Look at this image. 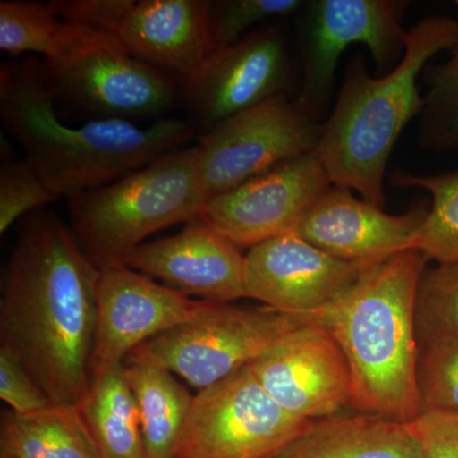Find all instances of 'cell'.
<instances>
[{
  "instance_id": "cell-1",
  "label": "cell",
  "mask_w": 458,
  "mask_h": 458,
  "mask_svg": "<svg viewBox=\"0 0 458 458\" xmlns=\"http://www.w3.org/2000/svg\"><path fill=\"white\" fill-rule=\"evenodd\" d=\"M98 279L73 231L45 210L29 214L3 276L0 348L53 405L80 408L89 393Z\"/></svg>"
},
{
  "instance_id": "cell-2",
  "label": "cell",
  "mask_w": 458,
  "mask_h": 458,
  "mask_svg": "<svg viewBox=\"0 0 458 458\" xmlns=\"http://www.w3.org/2000/svg\"><path fill=\"white\" fill-rule=\"evenodd\" d=\"M45 65L27 59L0 68V117L26 158L59 198L101 188L188 146L194 129L185 120L149 126L99 119L69 126L57 116Z\"/></svg>"
},
{
  "instance_id": "cell-3",
  "label": "cell",
  "mask_w": 458,
  "mask_h": 458,
  "mask_svg": "<svg viewBox=\"0 0 458 458\" xmlns=\"http://www.w3.org/2000/svg\"><path fill=\"white\" fill-rule=\"evenodd\" d=\"M428 259L408 250L367 267L351 291L311 316L339 344L352 377L351 408L400 423L423 411L415 298Z\"/></svg>"
},
{
  "instance_id": "cell-4",
  "label": "cell",
  "mask_w": 458,
  "mask_h": 458,
  "mask_svg": "<svg viewBox=\"0 0 458 458\" xmlns=\"http://www.w3.org/2000/svg\"><path fill=\"white\" fill-rule=\"evenodd\" d=\"M457 45L458 20L436 14L410 27L403 59L388 73L372 77L366 57L352 55L315 150L333 185L385 208L391 153L424 107L419 77L437 54L454 51Z\"/></svg>"
},
{
  "instance_id": "cell-5",
  "label": "cell",
  "mask_w": 458,
  "mask_h": 458,
  "mask_svg": "<svg viewBox=\"0 0 458 458\" xmlns=\"http://www.w3.org/2000/svg\"><path fill=\"white\" fill-rule=\"evenodd\" d=\"M207 197L198 146L181 148L101 188L68 199L72 231L101 267L156 232L203 216Z\"/></svg>"
},
{
  "instance_id": "cell-6",
  "label": "cell",
  "mask_w": 458,
  "mask_h": 458,
  "mask_svg": "<svg viewBox=\"0 0 458 458\" xmlns=\"http://www.w3.org/2000/svg\"><path fill=\"white\" fill-rule=\"evenodd\" d=\"M309 319L264 304L216 303L203 318L141 344L125 363L170 370L200 391L250 366Z\"/></svg>"
},
{
  "instance_id": "cell-7",
  "label": "cell",
  "mask_w": 458,
  "mask_h": 458,
  "mask_svg": "<svg viewBox=\"0 0 458 458\" xmlns=\"http://www.w3.org/2000/svg\"><path fill=\"white\" fill-rule=\"evenodd\" d=\"M409 2L403 0H313L298 17L302 81L297 101L321 122L335 87L337 63L354 44L369 49L384 75L405 53L408 30L403 22Z\"/></svg>"
},
{
  "instance_id": "cell-8",
  "label": "cell",
  "mask_w": 458,
  "mask_h": 458,
  "mask_svg": "<svg viewBox=\"0 0 458 458\" xmlns=\"http://www.w3.org/2000/svg\"><path fill=\"white\" fill-rule=\"evenodd\" d=\"M71 22L111 36L141 62L189 80L213 49L208 0H56Z\"/></svg>"
},
{
  "instance_id": "cell-9",
  "label": "cell",
  "mask_w": 458,
  "mask_h": 458,
  "mask_svg": "<svg viewBox=\"0 0 458 458\" xmlns=\"http://www.w3.org/2000/svg\"><path fill=\"white\" fill-rule=\"evenodd\" d=\"M311 423L283 409L246 366L194 394L174 458H273Z\"/></svg>"
},
{
  "instance_id": "cell-10",
  "label": "cell",
  "mask_w": 458,
  "mask_h": 458,
  "mask_svg": "<svg viewBox=\"0 0 458 458\" xmlns=\"http://www.w3.org/2000/svg\"><path fill=\"white\" fill-rule=\"evenodd\" d=\"M322 122L279 95L198 138L207 203L288 159L315 153Z\"/></svg>"
},
{
  "instance_id": "cell-11",
  "label": "cell",
  "mask_w": 458,
  "mask_h": 458,
  "mask_svg": "<svg viewBox=\"0 0 458 458\" xmlns=\"http://www.w3.org/2000/svg\"><path fill=\"white\" fill-rule=\"evenodd\" d=\"M295 64L284 30L262 27L214 51L185 81L183 99L204 132L279 95H291Z\"/></svg>"
},
{
  "instance_id": "cell-12",
  "label": "cell",
  "mask_w": 458,
  "mask_h": 458,
  "mask_svg": "<svg viewBox=\"0 0 458 458\" xmlns=\"http://www.w3.org/2000/svg\"><path fill=\"white\" fill-rule=\"evenodd\" d=\"M45 69L55 96L102 119L161 120L179 96L174 74L131 55L114 38Z\"/></svg>"
},
{
  "instance_id": "cell-13",
  "label": "cell",
  "mask_w": 458,
  "mask_h": 458,
  "mask_svg": "<svg viewBox=\"0 0 458 458\" xmlns=\"http://www.w3.org/2000/svg\"><path fill=\"white\" fill-rule=\"evenodd\" d=\"M216 303L158 284L125 265L101 267L92 372L123 366L141 344L203 318Z\"/></svg>"
},
{
  "instance_id": "cell-14",
  "label": "cell",
  "mask_w": 458,
  "mask_h": 458,
  "mask_svg": "<svg viewBox=\"0 0 458 458\" xmlns=\"http://www.w3.org/2000/svg\"><path fill=\"white\" fill-rule=\"evenodd\" d=\"M315 153L288 159L205 204L203 216L234 245L252 249L294 232L330 186Z\"/></svg>"
},
{
  "instance_id": "cell-15",
  "label": "cell",
  "mask_w": 458,
  "mask_h": 458,
  "mask_svg": "<svg viewBox=\"0 0 458 458\" xmlns=\"http://www.w3.org/2000/svg\"><path fill=\"white\" fill-rule=\"evenodd\" d=\"M250 367L267 393L294 417L315 421L351 406L348 360L315 319L286 334Z\"/></svg>"
},
{
  "instance_id": "cell-16",
  "label": "cell",
  "mask_w": 458,
  "mask_h": 458,
  "mask_svg": "<svg viewBox=\"0 0 458 458\" xmlns=\"http://www.w3.org/2000/svg\"><path fill=\"white\" fill-rule=\"evenodd\" d=\"M367 267L340 260L289 232L249 250L245 293L278 311L311 318L348 293Z\"/></svg>"
},
{
  "instance_id": "cell-17",
  "label": "cell",
  "mask_w": 458,
  "mask_h": 458,
  "mask_svg": "<svg viewBox=\"0 0 458 458\" xmlns=\"http://www.w3.org/2000/svg\"><path fill=\"white\" fill-rule=\"evenodd\" d=\"M430 210V199L394 216L358 199L348 189L331 185L304 214L298 236L340 260L373 267L415 250V241Z\"/></svg>"
},
{
  "instance_id": "cell-18",
  "label": "cell",
  "mask_w": 458,
  "mask_h": 458,
  "mask_svg": "<svg viewBox=\"0 0 458 458\" xmlns=\"http://www.w3.org/2000/svg\"><path fill=\"white\" fill-rule=\"evenodd\" d=\"M123 265L208 302L245 298V255L203 216L174 236L135 247Z\"/></svg>"
},
{
  "instance_id": "cell-19",
  "label": "cell",
  "mask_w": 458,
  "mask_h": 458,
  "mask_svg": "<svg viewBox=\"0 0 458 458\" xmlns=\"http://www.w3.org/2000/svg\"><path fill=\"white\" fill-rule=\"evenodd\" d=\"M273 458H423V454L408 423L360 412L312 421Z\"/></svg>"
},
{
  "instance_id": "cell-20",
  "label": "cell",
  "mask_w": 458,
  "mask_h": 458,
  "mask_svg": "<svg viewBox=\"0 0 458 458\" xmlns=\"http://www.w3.org/2000/svg\"><path fill=\"white\" fill-rule=\"evenodd\" d=\"M111 38L106 33L64 20L50 3L0 2V49L11 55L38 54L47 57V66H57Z\"/></svg>"
},
{
  "instance_id": "cell-21",
  "label": "cell",
  "mask_w": 458,
  "mask_h": 458,
  "mask_svg": "<svg viewBox=\"0 0 458 458\" xmlns=\"http://www.w3.org/2000/svg\"><path fill=\"white\" fill-rule=\"evenodd\" d=\"M0 458H101L78 406L50 405L31 414L7 411Z\"/></svg>"
},
{
  "instance_id": "cell-22",
  "label": "cell",
  "mask_w": 458,
  "mask_h": 458,
  "mask_svg": "<svg viewBox=\"0 0 458 458\" xmlns=\"http://www.w3.org/2000/svg\"><path fill=\"white\" fill-rule=\"evenodd\" d=\"M80 409L101 458H147L140 409L123 364L93 370Z\"/></svg>"
},
{
  "instance_id": "cell-23",
  "label": "cell",
  "mask_w": 458,
  "mask_h": 458,
  "mask_svg": "<svg viewBox=\"0 0 458 458\" xmlns=\"http://www.w3.org/2000/svg\"><path fill=\"white\" fill-rule=\"evenodd\" d=\"M140 409L147 458H174L194 396L170 370L143 363L123 364Z\"/></svg>"
},
{
  "instance_id": "cell-24",
  "label": "cell",
  "mask_w": 458,
  "mask_h": 458,
  "mask_svg": "<svg viewBox=\"0 0 458 458\" xmlns=\"http://www.w3.org/2000/svg\"><path fill=\"white\" fill-rule=\"evenodd\" d=\"M390 185L426 190L430 210L415 241V250L437 264L458 261V170L442 174H414L396 171Z\"/></svg>"
},
{
  "instance_id": "cell-25",
  "label": "cell",
  "mask_w": 458,
  "mask_h": 458,
  "mask_svg": "<svg viewBox=\"0 0 458 458\" xmlns=\"http://www.w3.org/2000/svg\"><path fill=\"white\" fill-rule=\"evenodd\" d=\"M415 328L420 348L458 342V261L424 270L415 298Z\"/></svg>"
},
{
  "instance_id": "cell-26",
  "label": "cell",
  "mask_w": 458,
  "mask_h": 458,
  "mask_svg": "<svg viewBox=\"0 0 458 458\" xmlns=\"http://www.w3.org/2000/svg\"><path fill=\"white\" fill-rule=\"evenodd\" d=\"M428 84L419 123V143L434 152L458 150V57L443 64H428Z\"/></svg>"
},
{
  "instance_id": "cell-27",
  "label": "cell",
  "mask_w": 458,
  "mask_h": 458,
  "mask_svg": "<svg viewBox=\"0 0 458 458\" xmlns=\"http://www.w3.org/2000/svg\"><path fill=\"white\" fill-rule=\"evenodd\" d=\"M303 5L302 0L210 2L209 36L213 53L236 44L259 23L273 18L297 16Z\"/></svg>"
},
{
  "instance_id": "cell-28",
  "label": "cell",
  "mask_w": 458,
  "mask_h": 458,
  "mask_svg": "<svg viewBox=\"0 0 458 458\" xmlns=\"http://www.w3.org/2000/svg\"><path fill=\"white\" fill-rule=\"evenodd\" d=\"M421 408L458 415V342H439L419 352Z\"/></svg>"
},
{
  "instance_id": "cell-29",
  "label": "cell",
  "mask_w": 458,
  "mask_h": 458,
  "mask_svg": "<svg viewBox=\"0 0 458 458\" xmlns=\"http://www.w3.org/2000/svg\"><path fill=\"white\" fill-rule=\"evenodd\" d=\"M29 159H9L0 168V233L4 234L25 214L59 200Z\"/></svg>"
},
{
  "instance_id": "cell-30",
  "label": "cell",
  "mask_w": 458,
  "mask_h": 458,
  "mask_svg": "<svg viewBox=\"0 0 458 458\" xmlns=\"http://www.w3.org/2000/svg\"><path fill=\"white\" fill-rule=\"evenodd\" d=\"M0 399L16 414H31L49 408L51 401L29 370L5 349L0 348Z\"/></svg>"
},
{
  "instance_id": "cell-31",
  "label": "cell",
  "mask_w": 458,
  "mask_h": 458,
  "mask_svg": "<svg viewBox=\"0 0 458 458\" xmlns=\"http://www.w3.org/2000/svg\"><path fill=\"white\" fill-rule=\"evenodd\" d=\"M423 458H458V415L424 410L408 423Z\"/></svg>"
},
{
  "instance_id": "cell-32",
  "label": "cell",
  "mask_w": 458,
  "mask_h": 458,
  "mask_svg": "<svg viewBox=\"0 0 458 458\" xmlns=\"http://www.w3.org/2000/svg\"><path fill=\"white\" fill-rule=\"evenodd\" d=\"M452 56L454 57H458V45L456 47V49H454V51H452Z\"/></svg>"
}]
</instances>
